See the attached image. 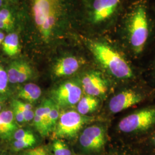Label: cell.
Masks as SVG:
<instances>
[{
	"label": "cell",
	"instance_id": "1",
	"mask_svg": "<svg viewBox=\"0 0 155 155\" xmlns=\"http://www.w3.org/2000/svg\"><path fill=\"white\" fill-rule=\"evenodd\" d=\"M35 27L45 41L61 33L67 17L66 0H32Z\"/></svg>",
	"mask_w": 155,
	"mask_h": 155
},
{
	"label": "cell",
	"instance_id": "2",
	"mask_svg": "<svg viewBox=\"0 0 155 155\" xmlns=\"http://www.w3.org/2000/svg\"><path fill=\"white\" fill-rule=\"evenodd\" d=\"M89 47L95 59L113 77L121 79L133 77L132 70L126 59L110 45L94 41Z\"/></svg>",
	"mask_w": 155,
	"mask_h": 155
},
{
	"label": "cell",
	"instance_id": "3",
	"mask_svg": "<svg viewBox=\"0 0 155 155\" xmlns=\"http://www.w3.org/2000/svg\"><path fill=\"white\" fill-rule=\"evenodd\" d=\"M129 43L136 54L145 48L150 35L147 12L144 6H136L129 14L127 22Z\"/></svg>",
	"mask_w": 155,
	"mask_h": 155
},
{
	"label": "cell",
	"instance_id": "4",
	"mask_svg": "<svg viewBox=\"0 0 155 155\" xmlns=\"http://www.w3.org/2000/svg\"><path fill=\"white\" fill-rule=\"evenodd\" d=\"M94 120V118L82 115L77 111H64L61 113L54 131V137L57 139L73 138L85 125Z\"/></svg>",
	"mask_w": 155,
	"mask_h": 155
},
{
	"label": "cell",
	"instance_id": "5",
	"mask_svg": "<svg viewBox=\"0 0 155 155\" xmlns=\"http://www.w3.org/2000/svg\"><path fill=\"white\" fill-rule=\"evenodd\" d=\"M154 125L155 107H149L124 117L118 124V129L124 133H134L145 130Z\"/></svg>",
	"mask_w": 155,
	"mask_h": 155
},
{
	"label": "cell",
	"instance_id": "6",
	"mask_svg": "<svg viewBox=\"0 0 155 155\" xmlns=\"http://www.w3.org/2000/svg\"><path fill=\"white\" fill-rule=\"evenodd\" d=\"M82 89L76 82L70 81L59 85L52 93V100L59 107L77 105L82 98Z\"/></svg>",
	"mask_w": 155,
	"mask_h": 155
},
{
	"label": "cell",
	"instance_id": "7",
	"mask_svg": "<svg viewBox=\"0 0 155 155\" xmlns=\"http://www.w3.org/2000/svg\"><path fill=\"white\" fill-rule=\"evenodd\" d=\"M123 0H93L89 11V18L94 24L110 19L118 11Z\"/></svg>",
	"mask_w": 155,
	"mask_h": 155
},
{
	"label": "cell",
	"instance_id": "8",
	"mask_svg": "<svg viewBox=\"0 0 155 155\" xmlns=\"http://www.w3.org/2000/svg\"><path fill=\"white\" fill-rule=\"evenodd\" d=\"M79 142L81 147L86 151L99 152L105 144L104 127L99 125H92L86 127L79 136Z\"/></svg>",
	"mask_w": 155,
	"mask_h": 155
},
{
	"label": "cell",
	"instance_id": "9",
	"mask_svg": "<svg viewBox=\"0 0 155 155\" xmlns=\"http://www.w3.org/2000/svg\"><path fill=\"white\" fill-rule=\"evenodd\" d=\"M143 100L141 94L132 90H127L114 95L109 102V107L111 113H117L139 104Z\"/></svg>",
	"mask_w": 155,
	"mask_h": 155
},
{
	"label": "cell",
	"instance_id": "10",
	"mask_svg": "<svg viewBox=\"0 0 155 155\" xmlns=\"http://www.w3.org/2000/svg\"><path fill=\"white\" fill-rule=\"evenodd\" d=\"M82 86L86 95L95 97L105 95L107 90L105 78L101 73L97 71L86 74L82 79Z\"/></svg>",
	"mask_w": 155,
	"mask_h": 155
},
{
	"label": "cell",
	"instance_id": "11",
	"mask_svg": "<svg viewBox=\"0 0 155 155\" xmlns=\"http://www.w3.org/2000/svg\"><path fill=\"white\" fill-rule=\"evenodd\" d=\"M9 83L12 84L24 83L33 75L32 67L27 62L17 60L12 61L6 70Z\"/></svg>",
	"mask_w": 155,
	"mask_h": 155
},
{
	"label": "cell",
	"instance_id": "12",
	"mask_svg": "<svg viewBox=\"0 0 155 155\" xmlns=\"http://www.w3.org/2000/svg\"><path fill=\"white\" fill-rule=\"evenodd\" d=\"M82 65L81 61L75 56H66L58 60L53 72L57 77L70 76L77 71Z\"/></svg>",
	"mask_w": 155,
	"mask_h": 155
},
{
	"label": "cell",
	"instance_id": "13",
	"mask_svg": "<svg viewBox=\"0 0 155 155\" xmlns=\"http://www.w3.org/2000/svg\"><path fill=\"white\" fill-rule=\"evenodd\" d=\"M18 129L13 111L10 109H4L0 112V138L10 140L13 133Z\"/></svg>",
	"mask_w": 155,
	"mask_h": 155
},
{
	"label": "cell",
	"instance_id": "14",
	"mask_svg": "<svg viewBox=\"0 0 155 155\" xmlns=\"http://www.w3.org/2000/svg\"><path fill=\"white\" fill-rule=\"evenodd\" d=\"M41 90L40 87L35 83L24 84L18 91V98L29 104L37 101L41 97Z\"/></svg>",
	"mask_w": 155,
	"mask_h": 155
},
{
	"label": "cell",
	"instance_id": "15",
	"mask_svg": "<svg viewBox=\"0 0 155 155\" xmlns=\"http://www.w3.org/2000/svg\"><path fill=\"white\" fill-rule=\"evenodd\" d=\"M2 50L6 55L13 57L20 52V43L18 35L16 33H9L5 36L2 43Z\"/></svg>",
	"mask_w": 155,
	"mask_h": 155
},
{
	"label": "cell",
	"instance_id": "16",
	"mask_svg": "<svg viewBox=\"0 0 155 155\" xmlns=\"http://www.w3.org/2000/svg\"><path fill=\"white\" fill-rule=\"evenodd\" d=\"M99 105L97 97L86 95L82 97L77 104V111L81 114L86 116L95 110Z\"/></svg>",
	"mask_w": 155,
	"mask_h": 155
},
{
	"label": "cell",
	"instance_id": "17",
	"mask_svg": "<svg viewBox=\"0 0 155 155\" xmlns=\"http://www.w3.org/2000/svg\"><path fill=\"white\" fill-rule=\"evenodd\" d=\"M15 20L11 12L6 8L0 9V30L10 31L14 27Z\"/></svg>",
	"mask_w": 155,
	"mask_h": 155
},
{
	"label": "cell",
	"instance_id": "18",
	"mask_svg": "<svg viewBox=\"0 0 155 155\" xmlns=\"http://www.w3.org/2000/svg\"><path fill=\"white\" fill-rule=\"evenodd\" d=\"M12 104L16 106L21 111L25 122H30L33 120L35 112L32 105L31 104L23 102L21 100H14L12 101Z\"/></svg>",
	"mask_w": 155,
	"mask_h": 155
},
{
	"label": "cell",
	"instance_id": "19",
	"mask_svg": "<svg viewBox=\"0 0 155 155\" xmlns=\"http://www.w3.org/2000/svg\"><path fill=\"white\" fill-rule=\"evenodd\" d=\"M59 106L57 105L54 102L50 110L48 118L46 122V127L48 135L50 133L54 131L56 124L60 117V109Z\"/></svg>",
	"mask_w": 155,
	"mask_h": 155
},
{
	"label": "cell",
	"instance_id": "20",
	"mask_svg": "<svg viewBox=\"0 0 155 155\" xmlns=\"http://www.w3.org/2000/svg\"><path fill=\"white\" fill-rule=\"evenodd\" d=\"M9 84L6 70L0 64V96L4 98L8 93Z\"/></svg>",
	"mask_w": 155,
	"mask_h": 155
},
{
	"label": "cell",
	"instance_id": "21",
	"mask_svg": "<svg viewBox=\"0 0 155 155\" xmlns=\"http://www.w3.org/2000/svg\"><path fill=\"white\" fill-rule=\"evenodd\" d=\"M36 143V137L22 140H13L12 147L15 151H20L32 147Z\"/></svg>",
	"mask_w": 155,
	"mask_h": 155
},
{
	"label": "cell",
	"instance_id": "22",
	"mask_svg": "<svg viewBox=\"0 0 155 155\" xmlns=\"http://www.w3.org/2000/svg\"><path fill=\"white\" fill-rule=\"evenodd\" d=\"M54 155H71V152L66 143L61 139H57L52 145Z\"/></svg>",
	"mask_w": 155,
	"mask_h": 155
},
{
	"label": "cell",
	"instance_id": "23",
	"mask_svg": "<svg viewBox=\"0 0 155 155\" xmlns=\"http://www.w3.org/2000/svg\"><path fill=\"white\" fill-rule=\"evenodd\" d=\"M33 132L27 129L18 128L13 133L12 139L13 140H22L35 137Z\"/></svg>",
	"mask_w": 155,
	"mask_h": 155
},
{
	"label": "cell",
	"instance_id": "24",
	"mask_svg": "<svg viewBox=\"0 0 155 155\" xmlns=\"http://www.w3.org/2000/svg\"><path fill=\"white\" fill-rule=\"evenodd\" d=\"M22 155H49L44 147H38L29 149L23 152Z\"/></svg>",
	"mask_w": 155,
	"mask_h": 155
},
{
	"label": "cell",
	"instance_id": "25",
	"mask_svg": "<svg viewBox=\"0 0 155 155\" xmlns=\"http://www.w3.org/2000/svg\"><path fill=\"white\" fill-rule=\"evenodd\" d=\"M12 110L13 111V115L15 117V120L18 124H21L24 122H25L24 117L23 116L21 111L16 106L12 104Z\"/></svg>",
	"mask_w": 155,
	"mask_h": 155
},
{
	"label": "cell",
	"instance_id": "26",
	"mask_svg": "<svg viewBox=\"0 0 155 155\" xmlns=\"http://www.w3.org/2000/svg\"><path fill=\"white\" fill-rule=\"evenodd\" d=\"M5 98L0 96V112L4 109Z\"/></svg>",
	"mask_w": 155,
	"mask_h": 155
},
{
	"label": "cell",
	"instance_id": "27",
	"mask_svg": "<svg viewBox=\"0 0 155 155\" xmlns=\"http://www.w3.org/2000/svg\"><path fill=\"white\" fill-rule=\"evenodd\" d=\"M5 36L4 33L1 30H0V45H2L4 40L5 39Z\"/></svg>",
	"mask_w": 155,
	"mask_h": 155
},
{
	"label": "cell",
	"instance_id": "28",
	"mask_svg": "<svg viewBox=\"0 0 155 155\" xmlns=\"http://www.w3.org/2000/svg\"><path fill=\"white\" fill-rule=\"evenodd\" d=\"M4 4V0H0V8Z\"/></svg>",
	"mask_w": 155,
	"mask_h": 155
},
{
	"label": "cell",
	"instance_id": "29",
	"mask_svg": "<svg viewBox=\"0 0 155 155\" xmlns=\"http://www.w3.org/2000/svg\"><path fill=\"white\" fill-rule=\"evenodd\" d=\"M152 141H153V144L155 145V134H154V136H153V138H152Z\"/></svg>",
	"mask_w": 155,
	"mask_h": 155
}]
</instances>
